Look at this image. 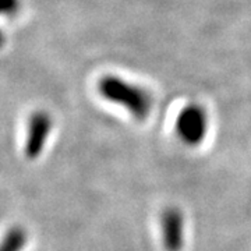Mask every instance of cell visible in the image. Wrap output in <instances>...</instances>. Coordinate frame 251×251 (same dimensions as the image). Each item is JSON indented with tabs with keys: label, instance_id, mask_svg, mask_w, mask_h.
<instances>
[{
	"label": "cell",
	"instance_id": "1",
	"mask_svg": "<svg viewBox=\"0 0 251 251\" xmlns=\"http://www.w3.org/2000/svg\"><path fill=\"white\" fill-rule=\"evenodd\" d=\"M99 94L109 102L117 103L126 108L130 115L137 120L147 119L151 108L152 100L147 91L133 85L130 82H126L119 77L106 75L99 81Z\"/></svg>",
	"mask_w": 251,
	"mask_h": 251
},
{
	"label": "cell",
	"instance_id": "2",
	"mask_svg": "<svg viewBox=\"0 0 251 251\" xmlns=\"http://www.w3.org/2000/svg\"><path fill=\"white\" fill-rule=\"evenodd\" d=\"M176 131L180 140L187 145H198L205 138L208 119L204 109L198 105H187L176 119Z\"/></svg>",
	"mask_w": 251,
	"mask_h": 251
},
{
	"label": "cell",
	"instance_id": "3",
	"mask_svg": "<svg viewBox=\"0 0 251 251\" xmlns=\"http://www.w3.org/2000/svg\"><path fill=\"white\" fill-rule=\"evenodd\" d=\"M52 130V117L46 112H35L29 117L27 128V138L24 145V153L28 159L34 161L42 153Z\"/></svg>",
	"mask_w": 251,
	"mask_h": 251
},
{
	"label": "cell",
	"instance_id": "4",
	"mask_svg": "<svg viewBox=\"0 0 251 251\" xmlns=\"http://www.w3.org/2000/svg\"><path fill=\"white\" fill-rule=\"evenodd\" d=\"M161 234L168 251H180L184 242V221L177 208H166L161 215Z\"/></svg>",
	"mask_w": 251,
	"mask_h": 251
},
{
	"label": "cell",
	"instance_id": "5",
	"mask_svg": "<svg viewBox=\"0 0 251 251\" xmlns=\"http://www.w3.org/2000/svg\"><path fill=\"white\" fill-rule=\"evenodd\" d=\"M27 243V233L21 227H11L0 240V251H23Z\"/></svg>",
	"mask_w": 251,
	"mask_h": 251
},
{
	"label": "cell",
	"instance_id": "6",
	"mask_svg": "<svg viewBox=\"0 0 251 251\" xmlns=\"http://www.w3.org/2000/svg\"><path fill=\"white\" fill-rule=\"evenodd\" d=\"M20 7V1L18 0H0V16H10L17 13ZM4 38L0 32V46L3 45Z\"/></svg>",
	"mask_w": 251,
	"mask_h": 251
}]
</instances>
